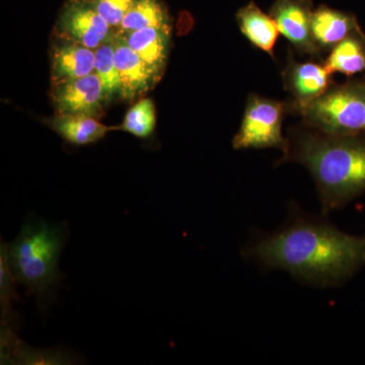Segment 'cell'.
<instances>
[{
  "label": "cell",
  "mask_w": 365,
  "mask_h": 365,
  "mask_svg": "<svg viewBox=\"0 0 365 365\" xmlns=\"http://www.w3.org/2000/svg\"><path fill=\"white\" fill-rule=\"evenodd\" d=\"M246 256L306 282L336 285L365 265V235H351L322 220L297 216L247 249Z\"/></svg>",
  "instance_id": "6da1fadb"
},
{
  "label": "cell",
  "mask_w": 365,
  "mask_h": 365,
  "mask_svg": "<svg viewBox=\"0 0 365 365\" xmlns=\"http://www.w3.org/2000/svg\"><path fill=\"white\" fill-rule=\"evenodd\" d=\"M280 163H297L313 176L324 212L365 191V132L333 134L306 126L290 130Z\"/></svg>",
  "instance_id": "7a4b0ae2"
},
{
  "label": "cell",
  "mask_w": 365,
  "mask_h": 365,
  "mask_svg": "<svg viewBox=\"0 0 365 365\" xmlns=\"http://www.w3.org/2000/svg\"><path fill=\"white\" fill-rule=\"evenodd\" d=\"M68 237L66 223L36 220L25 223L7 247V260L14 277L29 297H36L43 312L63 279L59 259Z\"/></svg>",
  "instance_id": "3957f363"
},
{
  "label": "cell",
  "mask_w": 365,
  "mask_h": 365,
  "mask_svg": "<svg viewBox=\"0 0 365 365\" xmlns=\"http://www.w3.org/2000/svg\"><path fill=\"white\" fill-rule=\"evenodd\" d=\"M306 126L333 134L365 132V81L333 85L309 104L294 110Z\"/></svg>",
  "instance_id": "277c9868"
},
{
  "label": "cell",
  "mask_w": 365,
  "mask_h": 365,
  "mask_svg": "<svg viewBox=\"0 0 365 365\" xmlns=\"http://www.w3.org/2000/svg\"><path fill=\"white\" fill-rule=\"evenodd\" d=\"M287 113H290V103L254 93L250 96L241 127L232 140L235 150L277 148L284 155L288 141L282 126Z\"/></svg>",
  "instance_id": "5b68a950"
},
{
  "label": "cell",
  "mask_w": 365,
  "mask_h": 365,
  "mask_svg": "<svg viewBox=\"0 0 365 365\" xmlns=\"http://www.w3.org/2000/svg\"><path fill=\"white\" fill-rule=\"evenodd\" d=\"M114 29L86 0H68L58 16L57 38L97 50L112 38Z\"/></svg>",
  "instance_id": "8992f818"
},
{
  "label": "cell",
  "mask_w": 365,
  "mask_h": 365,
  "mask_svg": "<svg viewBox=\"0 0 365 365\" xmlns=\"http://www.w3.org/2000/svg\"><path fill=\"white\" fill-rule=\"evenodd\" d=\"M55 114H83L101 119L108 107L104 86L96 72L51 86Z\"/></svg>",
  "instance_id": "52a82bcc"
},
{
  "label": "cell",
  "mask_w": 365,
  "mask_h": 365,
  "mask_svg": "<svg viewBox=\"0 0 365 365\" xmlns=\"http://www.w3.org/2000/svg\"><path fill=\"white\" fill-rule=\"evenodd\" d=\"M314 11L312 0H276L269 14L277 24L281 35L297 52L316 57L321 52L312 34Z\"/></svg>",
  "instance_id": "ba28073f"
},
{
  "label": "cell",
  "mask_w": 365,
  "mask_h": 365,
  "mask_svg": "<svg viewBox=\"0 0 365 365\" xmlns=\"http://www.w3.org/2000/svg\"><path fill=\"white\" fill-rule=\"evenodd\" d=\"M332 74L325 62L297 61L290 51L282 71L285 90L294 98L289 102L290 113L325 93L334 85Z\"/></svg>",
  "instance_id": "9c48e42d"
},
{
  "label": "cell",
  "mask_w": 365,
  "mask_h": 365,
  "mask_svg": "<svg viewBox=\"0 0 365 365\" xmlns=\"http://www.w3.org/2000/svg\"><path fill=\"white\" fill-rule=\"evenodd\" d=\"M114 57L121 81V100L125 102L140 100L160 81L117 31L114 33Z\"/></svg>",
  "instance_id": "30bf717a"
},
{
  "label": "cell",
  "mask_w": 365,
  "mask_h": 365,
  "mask_svg": "<svg viewBox=\"0 0 365 365\" xmlns=\"http://www.w3.org/2000/svg\"><path fill=\"white\" fill-rule=\"evenodd\" d=\"M51 86L83 78L95 72L96 51L71 41H55L50 49Z\"/></svg>",
  "instance_id": "8fae6325"
},
{
  "label": "cell",
  "mask_w": 365,
  "mask_h": 365,
  "mask_svg": "<svg viewBox=\"0 0 365 365\" xmlns=\"http://www.w3.org/2000/svg\"><path fill=\"white\" fill-rule=\"evenodd\" d=\"M360 29L359 21L353 14L325 4L314 11L312 34L319 52L329 51Z\"/></svg>",
  "instance_id": "7c38bea8"
},
{
  "label": "cell",
  "mask_w": 365,
  "mask_h": 365,
  "mask_svg": "<svg viewBox=\"0 0 365 365\" xmlns=\"http://www.w3.org/2000/svg\"><path fill=\"white\" fill-rule=\"evenodd\" d=\"M44 123L66 143L76 146L97 143L109 132L120 130L119 126H107L100 119L83 114H55Z\"/></svg>",
  "instance_id": "4fadbf2b"
},
{
  "label": "cell",
  "mask_w": 365,
  "mask_h": 365,
  "mask_svg": "<svg viewBox=\"0 0 365 365\" xmlns=\"http://www.w3.org/2000/svg\"><path fill=\"white\" fill-rule=\"evenodd\" d=\"M123 35L130 46L160 79L167 66L170 46V26L144 28Z\"/></svg>",
  "instance_id": "5bb4252c"
},
{
  "label": "cell",
  "mask_w": 365,
  "mask_h": 365,
  "mask_svg": "<svg viewBox=\"0 0 365 365\" xmlns=\"http://www.w3.org/2000/svg\"><path fill=\"white\" fill-rule=\"evenodd\" d=\"M240 30L254 47L267 53L274 58V48L280 31L275 20L264 13L255 2L241 7L237 14Z\"/></svg>",
  "instance_id": "9a60e30c"
},
{
  "label": "cell",
  "mask_w": 365,
  "mask_h": 365,
  "mask_svg": "<svg viewBox=\"0 0 365 365\" xmlns=\"http://www.w3.org/2000/svg\"><path fill=\"white\" fill-rule=\"evenodd\" d=\"M325 64L332 73L347 76L365 71V34L361 29L333 47Z\"/></svg>",
  "instance_id": "2e32d148"
},
{
  "label": "cell",
  "mask_w": 365,
  "mask_h": 365,
  "mask_svg": "<svg viewBox=\"0 0 365 365\" xmlns=\"http://www.w3.org/2000/svg\"><path fill=\"white\" fill-rule=\"evenodd\" d=\"M170 18L163 0H135L117 32L125 34L144 28H167Z\"/></svg>",
  "instance_id": "e0dca14e"
},
{
  "label": "cell",
  "mask_w": 365,
  "mask_h": 365,
  "mask_svg": "<svg viewBox=\"0 0 365 365\" xmlns=\"http://www.w3.org/2000/svg\"><path fill=\"white\" fill-rule=\"evenodd\" d=\"M95 51V72L104 86L106 101L109 106L117 98L121 100V81L114 57V35Z\"/></svg>",
  "instance_id": "ac0fdd59"
},
{
  "label": "cell",
  "mask_w": 365,
  "mask_h": 365,
  "mask_svg": "<svg viewBox=\"0 0 365 365\" xmlns=\"http://www.w3.org/2000/svg\"><path fill=\"white\" fill-rule=\"evenodd\" d=\"M155 125L157 114L155 103L151 98H143L128 110L123 122L119 125V129L144 139L153 135Z\"/></svg>",
  "instance_id": "d6986e66"
},
{
  "label": "cell",
  "mask_w": 365,
  "mask_h": 365,
  "mask_svg": "<svg viewBox=\"0 0 365 365\" xmlns=\"http://www.w3.org/2000/svg\"><path fill=\"white\" fill-rule=\"evenodd\" d=\"M9 245L1 242L0 249V307H1V328L14 327V304L20 302L16 290L19 284L7 260Z\"/></svg>",
  "instance_id": "ffe728a7"
},
{
  "label": "cell",
  "mask_w": 365,
  "mask_h": 365,
  "mask_svg": "<svg viewBox=\"0 0 365 365\" xmlns=\"http://www.w3.org/2000/svg\"><path fill=\"white\" fill-rule=\"evenodd\" d=\"M114 30H118L135 0H86Z\"/></svg>",
  "instance_id": "44dd1931"
}]
</instances>
